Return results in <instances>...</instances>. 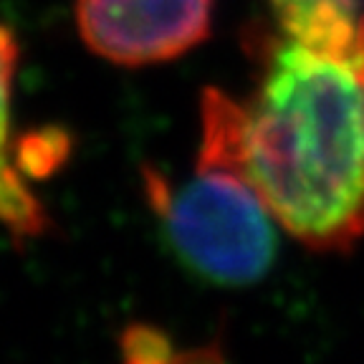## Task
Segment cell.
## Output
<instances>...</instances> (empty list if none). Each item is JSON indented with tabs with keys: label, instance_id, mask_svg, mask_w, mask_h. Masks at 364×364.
<instances>
[{
	"label": "cell",
	"instance_id": "6da1fadb",
	"mask_svg": "<svg viewBox=\"0 0 364 364\" xmlns=\"http://www.w3.org/2000/svg\"><path fill=\"white\" fill-rule=\"evenodd\" d=\"M240 170L299 243L354 248L364 235V58L276 38L240 104Z\"/></svg>",
	"mask_w": 364,
	"mask_h": 364
},
{
	"label": "cell",
	"instance_id": "7a4b0ae2",
	"mask_svg": "<svg viewBox=\"0 0 364 364\" xmlns=\"http://www.w3.org/2000/svg\"><path fill=\"white\" fill-rule=\"evenodd\" d=\"M147 200L180 261L218 286L261 281L276 258L273 215L238 165L200 157L195 175L172 185L144 167Z\"/></svg>",
	"mask_w": 364,
	"mask_h": 364
},
{
	"label": "cell",
	"instance_id": "3957f363",
	"mask_svg": "<svg viewBox=\"0 0 364 364\" xmlns=\"http://www.w3.org/2000/svg\"><path fill=\"white\" fill-rule=\"evenodd\" d=\"M213 0H76V23L97 56L147 66L188 53L210 33Z\"/></svg>",
	"mask_w": 364,
	"mask_h": 364
},
{
	"label": "cell",
	"instance_id": "277c9868",
	"mask_svg": "<svg viewBox=\"0 0 364 364\" xmlns=\"http://www.w3.org/2000/svg\"><path fill=\"white\" fill-rule=\"evenodd\" d=\"M284 38L311 51L347 56L357 36L359 0H268Z\"/></svg>",
	"mask_w": 364,
	"mask_h": 364
},
{
	"label": "cell",
	"instance_id": "5b68a950",
	"mask_svg": "<svg viewBox=\"0 0 364 364\" xmlns=\"http://www.w3.org/2000/svg\"><path fill=\"white\" fill-rule=\"evenodd\" d=\"M0 223L16 238L41 235L48 225L43 205L38 203L23 180V172L13 162L0 167Z\"/></svg>",
	"mask_w": 364,
	"mask_h": 364
},
{
	"label": "cell",
	"instance_id": "8992f818",
	"mask_svg": "<svg viewBox=\"0 0 364 364\" xmlns=\"http://www.w3.org/2000/svg\"><path fill=\"white\" fill-rule=\"evenodd\" d=\"M71 139L58 127H43L23 134L16 147L13 165L28 177H48L66 162Z\"/></svg>",
	"mask_w": 364,
	"mask_h": 364
},
{
	"label": "cell",
	"instance_id": "52a82bcc",
	"mask_svg": "<svg viewBox=\"0 0 364 364\" xmlns=\"http://www.w3.org/2000/svg\"><path fill=\"white\" fill-rule=\"evenodd\" d=\"M122 352H124L127 362H170V359H180L172 352V341L167 334L157 326L149 324H134L127 326L122 334Z\"/></svg>",
	"mask_w": 364,
	"mask_h": 364
},
{
	"label": "cell",
	"instance_id": "ba28073f",
	"mask_svg": "<svg viewBox=\"0 0 364 364\" xmlns=\"http://www.w3.org/2000/svg\"><path fill=\"white\" fill-rule=\"evenodd\" d=\"M18 63V43L13 33L0 26V167L8 159V127H11V89Z\"/></svg>",
	"mask_w": 364,
	"mask_h": 364
}]
</instances>
